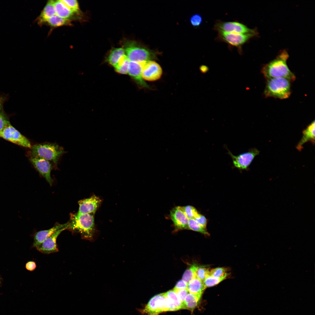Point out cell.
Here are the masks:
<instances>
[{
	"label": "cell",
	"instance_id": "40",
	"mask_svg": "<svg viewBox=\"0 0 315 315\" xmlns=\"http://www.w3.org/2000/svg\"><path fill=\"white\" fill-rule=\"evenodd\" d=\"M200 69L202 72H206L207 71L208 68L206 66L203 65L201 66Z\"/></svg>",
	"mask_w": 315,
	"mask_h": 315
},
{
	"label": "cell",
	"instance_id": "27",
	"mask_svg": "<svg viewBox=\"0 0 315 315\" xmlns=\"http://www.w3.org/2000/svg\"><path fill=\"white\" fill-rule=\"evenodd\" d=\"M229 275L227 273L223 276L220 278H216L210 275L207 276L203 281L206 288L215 286L225 279Z\"/></svg>",
	"mask_w": 315,
	"mask_h": 315
},
{
	"label": "cell",
	"instance_id": "6",
	"mask_svg": "<svg viewBox=\"0 0 315 315\" xmlns=\"http://www.w3.org/2000/svg\"><path fill=\"white\" fill-rule=\"evenodd\" d=\"M125 55L130 61L141 62H147L151 59L152 53L148 50L138 46L135 42H128L125 44Z\"/></svg>",
	"mask_w": 315,
	"mask_h": 315
},
{
	"label": "cell",
	"instance_id": "30",
	"mask_svg": "<svg viewBox=\"0 0 315 315\" xmlns=\"http://www.w3.org/2000/svg\"><path fill=\"white\" fill-rule=\"evenodd\" d=\"M188 229L201 233L205 235H209L206 228H204L200 225L194 218L188 219Z\"/></svg>",
	"mask_w": 315,
	"mask_h": 315
},
{
	"label": "cell",
	"instance_id": "11",
	"mask_svg": "<svg viewBox=\"0 0 315 315\" xmlns=\"http://www.w3.org/2000/svg\"><path fill=\"white\" fill-rule=\"evenodd\" d=\"M29 160L35 169L51 186L52 179L51 172L55 167L51 162L43 158L30 155Z\"/></svg>",
	"mask_w": 315,
	"mask_h": 315
},
{
	"label": "cell",
	"instance_id": "39",
	"mask_svg": "<svg viewBox=\"0 0 315 315\" xmlns=\"http://www.w3.org/2000/svg\"><path fill=\"white\" fill-rule=\"evenodd\" d=\"M36 265L35 262L34 261H29L26 264L25 268L28 270L30 271H34L36 269Z\"/></svg>",
	"mask_w": 315,
	"mask_h": 315
},
{
	"label": "cell",
	"instance_id": "35",
	"mask_svg": "<svg viewBox=\"0 0 315 315\" xmlns=\"http://www.w3.org/2000/svg\"><path fill=\"white\" fill-rule=\"evenodd\" d=\"M190 21L192 26L197 28L201 25L203 19L200 15L196 14L190 17Z\"/></svg>",
	"mask_w": 315,
	"mask_h": 315
},
{
	"label": "cell",
	"instance_id": "8",
	"mask_svg": "<svg viewBox=\"0 0 315 315\" xmlns=\"http://www.w3.org/2000/svg\"><path fill=\"white\" fill-rule=\"evenodd\" d=\"M226 148L228 154L232 158L233 167L240 170H247L254 158L260 153L257 149L253 148L247 152L235 155Z\"/></svg>",
	"mask_w": 315,
	"mask_h": 315
},
{
	"label": "cell",
	"instance_id": "31",
	"mask_svg": "<svg viewBox=\"0 0 315 315\" xmlns=\"http://www.w3.org/2000/svg\"><path fill=\"white\" fill-rule=\"evenodd\" d=\"M180 208L186 217L189 219L194 218L198 214L197 210L192 206L187 205L180 206Z\"/></svg>",
	"mask_w": 315,
	"mask_h": 315
},
{
	"label": "cell",
	"instance_id": "19",
	"mask_svg": "<svg viewBox=\"0 0 315 315\" xmlns=\"http://www.w3.org/2000/svg\"><path fill=\"white\" fill-rule=\"evenodd\" d=\"M302 136L296 148L299 151L303 148V145L308 141H310L314 145L315 143V121H312L302 132Z\"/></svg>",
	"mask_w": 315,
	"mask_h": 315
},
{
	"label": "cell",
	"instance_id": "10",
	"mask_svg": "<svg viewBox=\"0 0 315 315\" xmlns=\"http://www.w3.org/2000/svg\"><path fill=\"white\" fill-rule=\"evenodd\" d=\"M0 137L19 146L30 148V142L10 124L0 132Z\"/></svg>",
	"mask_w": 315,
	"mask_h": 315
},
{
	"label": "cell",
	"instance_id": "4",
	"mask_svg": "<svg viewBox=\"0 0 315 315\" xmlns=\"http://www.w3.org/2000/svg\"><path fill=\"white\" fill-rule=\"evenodd\" d=\"M290 81L284 78L267 79L264 92L265 96L280 99L288 98L291 92Z\"/></svg>",
	"mask_w": 315,
	"mask_h": 315
},
{
	"label": "cell",
	"instance_id": "1",
	"mask_svg": "<svg viewBox=\"0 0 315 315\" xmlns=\"http://www.w3.org/2000/svg\"><path fill=\"white\" fill-rule=\"evenodd\" d=\"M289 57L287 52L284 50L276 58L266 64L261 72L267 79L274 78H284L290 81H294L295 76L289 69L287 64Z\"/></svg>",
	"mask_w": 315,
	"mask_h": 315
},
{
	"label": "cell",
	"instance_id": "22",
	"mask_svg": "<svg viewBox=\"0 0 315 315\" xmlns=\"http://www.w3.org/2000/svg\"><path fill=\"white\" fill-rule=\"evenodd\" d=\"M125 55L124 48H115L110 53L108 58V61L115 68Z\"/></svg>",
	"mask_w": 315,
	"mask_h": 315
},
{
	"label": "cell",
	"instance_id": "9",
	"mask_svg": "<svg viewBox=\"0 0 315 315\" xmlns=\"http://www.w3.org/2000/svg\"><path fill=\"white\" fill-rule=\"evenodd\" d=\"M214 29L218 32L240 34L257 33L256 30L250 29L244 24L237 21H217Z\"/></svg>",
	"mask_w": 315,
	"mask_h": 315
},
{
	"label": "cell",
	"instance_id": "28",
	"mask_svg": "<svg viewBox=\"0 0 315 315\" xmlns=\"http://www.w3.org/2000/svg\"><path fill=\"white\" fill-rule=\"evenodd\" d=\"M130 61L125 55L115 68L116 71L122 74L128 73Z\"/></svg>",
	"mask_w": 315,
	"mask_h": 315
},
{
	"label": "cell",
	"instance_id": "33",
	"mask_svg": "<svg viewBox=\"0 0 315 315\" xmlns=\"http://www.w3.org/2000/svg\"><path fill=\"white\" fill-rule=\"evenodd\" d=\"M64 5L70 10L77 13H81L80 11L78 3L76 0H60Z\"/></svg>",
	"mask_w": 315,
	"mask_h": 315
},
{
	"label": "cell",
	"instance_id": "3",
	"mask_svg": "<svg viewBox=\"0 0 315 315\" xmlns=\"http://www.w3.org/2000/svg\"><path fill=\"white\" fill-rule=\"evenodd\" d=\"M30 155L46 160L55 168L62 156L65 153L63 148L55 143L44 142L32 146Z\"/></svg>",
	"mask_w": 315,
	"mask_h": 315
},
{
	"label": "cell",
	"instance_id": "37",
	"mask_svg": "<svg viewBox=\"0 0 315 315\" xmlns=\"http://www.w3.org/2000/svg\"><path fill=\"white\" fill-rule=\"evenodd\" d=\"M174 291L176 293L179 299L182 303L183 306L186 296L189 293L188 289H185Z\"/></svg>",
	"mask_w": 315,
	"mask_h": 315
},
{
	"label": "cell",
	"instance_id": "16",
	"mask_svg": "<svg viewBox=\"0 0 315 315\" xmlns=\"http://www.w3.org/2000/svg\"><path fill=\"white\" fill-rule=\"evenodd\" d=\"M146 62L130 61L128 73L140 86L148 88V86L144 81L142 76L143 66Z\"/></svg>",
	"mask_w": 315,
	"mask_h": 315
},
{
	"label": "cell",
	"instance_id": "41",
	"mask_svg": "<svg viewBox=\"0 0 315 315\" xmlns=\"http://www.w3.org/2000/svg\"><path fill=\"white\" fill-rule=\"evenodd\" d=\"M1 284V278H0V285Z\"/></svg>",
	"mask_w": 315,
	"mask_h": 315
},
{
	"label": "cell",
	"instance_id": "15",
	"mask_svg": "<svg viewBox=\"0 0 315 315\" xmlns=\"http://www.w3.org/2000/svg\"><path fill=\"white\" fill-rule=\"evenodd\" d=\"M170 216L176 230L188 229L189 219L181 209L180 206L173 208L170 211Z\"/></svg>",
	"mask_w": 315,
	"mask_h": 315
},
{
	"label": "cell",
	"instance_id": "2",
	"mask_svg": "<svg viewBox=\"0 0 315 315\" xmlns=\"http://www.w3.org/2000/svg\"><path fill=\"white\" fill-rule=\"evenodd\" d=\"M94 213L81 215L72 214L68 222V229L73 233H78L82 238L92 240L94 231Z\"/></svg>",
	"mask_w": 315,
	"mask_h": 315
},
{
	"label": "cell",
	"instance_id": "18",
	"mask_svg": "<svg viewBox=\"0 0 315 315\" xmlns=\"http://www.w3.org/2000/svg\"><path fill=\"white\" fill-rule=\"evenodd\" d=\"M54 5L56 15L59 16L71 21L81 18V13H77L70 10L60 0L55 1Z\"/></svg>",
	"mask_w": 315,
	"mask_h": 315
},
{
	"label": "cell",
	"instance_id": "21",
	"mask_svg": "<svg viewBox=\"0 0 315 315\" xmlns=\"http://www.w3.org/2000/svg\"><path fill=\"white\" fill-rule=\"evenodd\" d=\"M206 288L203 281L196 277L188 284L187 289L189 293L201 297Z\"/></svg>",
	"mask_w": 315,
	"mask_h": 315
},
{
	"label": "cell",
	"instance_id": "32",
	"mask_svg": "<svg viewBox=\"0 0 315 315\" xmlns=\"http://www.w3.org/2000/svg\"><path fill=\"white\" fill-rule=\"evenodd\" d=\"M210 270L209 268L205 266H199L196 271V277L203 281L209 275Z\"/></svg>",
	"mask_w": 315,
	"mask_h": 315
},
{
	"label": "cell",
	"instance_id": "36",
	"mask_svg": "<svg viewBox=\"0 0 315 315\" xmlns=\"http://www.w3.org/2000/svg\"><path fill=\"white\" fill-rule=\"evenodd\" d=\"M194 219L200 225L203 227L206 228L207 221V219L204 215L198 214Z\"/></svg>",
	"mask_w": 315,
	"mask_h": 315
},
{
	"label": "cell",
	"instance_id": "20",
	"mask_svg": "<svg viewBox=\"0 0 315 315\" xmlns=\"http://www.w3.org/2000/svg\"><path fill=\"white\" fill-rule=\"evenodd\" d=\"M55 1H48L37 19L38 23L42 25L50 18L56 15Z\"/></svg>",
	"mask_w": 315,
	"mask_h": 315
},
{
	"label": "cell",
	"instance_id": "26",
	"mask_svg": "<svg viewBox=\"0 0 315 315\" xmlns=\"http://www.w3.org/2000/svg\"><path fill=\"white\" fill-rule=\"evenodd\" d=\"M5 99L4 97L0 96V132L10 124L8 117L4 110V104Z\"/></svg>",
	"mask_w": 315,
	"mask_h": 315
},
{
	"label": "cell",
	"instance_id": "14",
	"mask_svg": "<svg viewBox=\"0 0 315 315\" xmlns=\"http://www.w3.org/2000/svg\"><path fill=\"white\" fill-rule=\"evenodd\" d=\"M162 74L161 66L156 62L148 61L144 64L142 73L143 79L149 81H155L160 78Z\"/></svg>",
	"mask_w": 315,
	"mask_h": 315
},
{
	"label": "cell",
	"instance_id": "7",
	"mask_svg": "<svg viewBox=\"0 0 315 315\" xmlns=\"http://www.w3.org/2000/svg\"><path fill=\"white\" fill-rule=\"evenodd\" d=\"M257 34H240L219 32L216 40L225 42L231 46L237 47L241 53L242 52V47L243 45Z\"/></svg>",
	"mask_w": 315,
	"mask_h": 315
},
{
	"label": "cell",
	"instance_id": "29",
	"mask_svg": "<svg viewBox=\"0 0 315 315\" xmlns=\"http://www.w3.org/2000/svg\"><path fill=\"white\" fill-rule=\"evenodd\" d=\"M199 266L193 264L185 272L182 276V280L188 284L192 279L196 277V271Z\"/></svg>",
	"mask_w": 315,
	"mask_h": 315
},
{
	"label": "cell",
	"instance_id": "38",
	"mask_svg": "<svg viewBox=\"0 0 315 315\" xmlns=\"http://www.w3.org/2000/svg\"><path fill=\"white\" fill-rule=\"evenodd\" d=\"M188 284L182 279L176 283L173 290L174 291L187 289Z\"/></svg>",
	"mask_w": 315,
	"mask_h": 315
},
{
	"label": "cell",
	"instance_id": "34",
	"mask_svg": "<svg viewBox=\"0 0 315 315\" xmlns=\"http://www.w3.org/2000/svg\"><path fill=\"white\" fill-rule=\"evenodd\" d=\"M228 270L224 267H218L210 270L209 275L216 278H220L223 276L227 273Z\"/></svg>",
	"mask_w": 315,
	"mask_h": 315
},
{
	"label": "cell",
	"instance_id": "25",
	"mask_svg": "<svg viewBox=\"0 0 315 315\" xmlns=\"http://www.w3.org/2000/svg\"><path fill=\"white\" fill-rule=\"evenodd\" d=\"M164 295L169 300L175 311L183 309V306L182 303L178 298L175 292L173 290L165 293Z\"/></svg>",
	"mask_w": 315,
	"mask_h": 315
},
{
	"label": "cell",
	"instance_id": "17",
	"mask_svg": "<svg viewBox=\"0 0 315 315\" xmlns=\"http://www.w3.org/2000/svg\"><path fill=\"white\" fill-rule=\"evenodd\" d=\"M68 226V222L64 224H57L46 230L36 232L34 235L33 247L36 248L46 239L56 232Z\"/></svg>",
	"mask_w": 315,
	"mask_h": 315
},
{
	"label": "cell",
	"instance_id": "23",
	"mask_svg": "<svg viewBox=\"0 0 315 315\" xmlns=\"http://www.w3.org/2000/svg\"><path fill=\"white\" fill-rule=\"evenodd\" d=\"M71 21L55 15L48 19L43 24H46L55 28L64 26H71L72 25Z\"/></svg>",
	"mask_w": 315,
	"mask_h": 315
},
{
	"label": "cell",
	"instance_id": "12",
	"mask_svg": "<svg viewBox=\"0 0 315 315\" xmlns=\"http://www.w3.org/2000/svg\"><path fill=\"white\" fill-rule=\"evenodd\" d=\"M68 226L58 230L51 235L36 248L37 250L46 254L58 252L59 249L56 242L57 237L63 231L68 229Z\"/></svg>",
	"mask_w": 315,
	"mask_h": 315
},
{
	"label": "cell",
	"instance_id": "24",
	"mask_svg": "<svg viewBox=\"0 0 315 315\" xmlns=\"http://www.w3.org/2000/svg\"><path fill=\"white\" fill-rule=\"evenodd\" d=\"M201 297L189 293L185 298L183 309L193 311L197 306Z\"/></svg>",
	"mask_w": 315,
	"mask_h": 315
},
{
	"label": "cell",
	"instance_id": "13",
	"mask_svg": "<svg viewBox=\"0 0 315 315\" xmlns=\"http://www.w3.org/2000/svg\"><path fill=\"white\" fill-rule=\"evenodd\" d=\"M101 199L98 197L92 196L90 197L79 201V209L77 215L94 213L100 206Z\"/></svg>",
	"mask_w": 315,
	"mask_h": 315
},
{
	"label": "cell",
	"instance_id": "5",
	"mask_svg": "<svg viewBox=\"0 0 315 315\" xmlns=\"http://www.w3.org/2000/svg\"><path fill=\"white\" fill-rule=\"evenodd\" d=\"M139 311L142 314L147 315H158L163 312L175 311L169 300L164 293L153 297L143 309Z\"/></svg>",
	"mask_w": 315,
	"mask_h": 315
}]
</instances>
